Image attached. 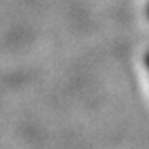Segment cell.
<instances>
[{"instance_id":"2","label":"cell","mask_w":149,"mask_h":149,"mask_svg":"<svg viewBox=\"0 0 149 149\" xmlns=\"http://www.w3.org/2000/svg\"><path fill=\"white\" fill-rule=\"evenodd\" d=\"M148 13H149V8H148Z\"/></svg>"},{"instance_id":"1","label":"cell","mask_w":149,"mask_h":149,"mask_svg":"<svg viewBox=\"0 0 149 149\" xmlns=\"http://www.w3.org/2000/svg\"><path fill=\"white\" fill-rule=\"evenodd\" d=\"M146 63H148V66H149V53H148V56H146Z\"/></svg>"}]
</instances>
